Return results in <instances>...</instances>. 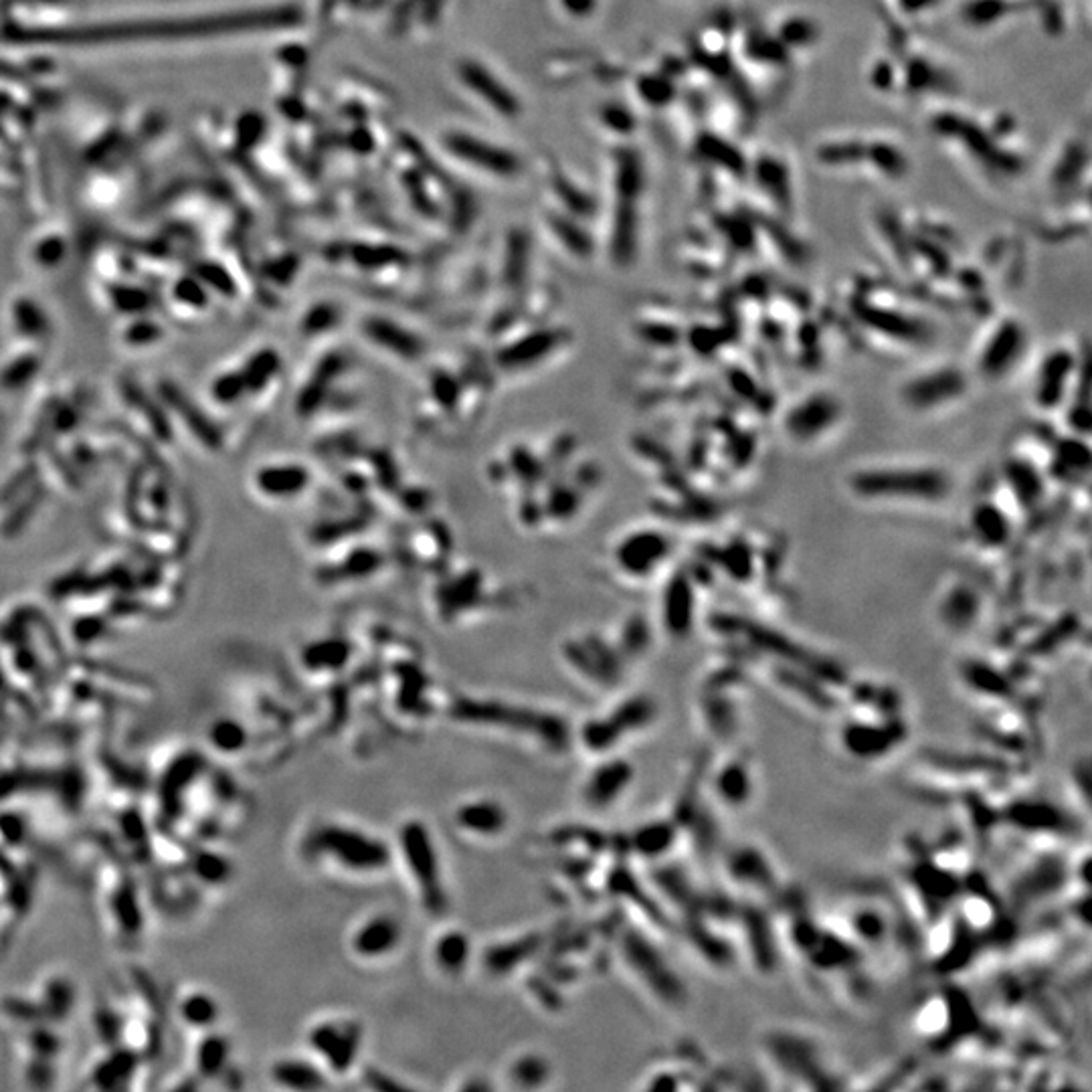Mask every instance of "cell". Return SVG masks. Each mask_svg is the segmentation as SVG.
<instances>
[{"instance_id": "9a60e30c", "label": "cell", "mask_w": 1092, "mask_h": 1092, "mask_svg": "<svg viewBox=\"0 0 1092 1092\" xmlns=\"http://www.w3.org/2000/svg\"><path fill=\"white\" fill-rule=\"evenodd\" d=\"M670 555V540L650 528L633 530L616 544L614 563L616 567L631 579H644L662 567Z\"/></svg>"}, {"instance_id": "6da1fadb", "label": "cell", "mask_w": 1092, "mask_h": 1092, "mask_svg": "<svg viewBox=\"0 0 1092 1092\" xmlns=\"http://www.w3.org/2000/svg\"><path fill=\"white\" fill-rule=\"evenodd\" d=\"M298 852L308 864L324 866L352 878L380 876L395 862L393 844L376 833L340 819H318L300 840Z\"/></svg>"}, {"instance_id": "9c48e42d", "label": "cell", "mask_w": 1092, "mask_h": 1092, "mask_svg": "<svg viewBox=\"0 0 1092 1092\" xmlns=\"http://www.w3.org/2000/svg\"><path fill=\"white\" fill-rule=\"evenodd\" d=\"M909 732L903 717H854L840 728V749L860 763H876L901 749Z\"/></svg>"}, {"instance_id": "ba28073f", "label": "cell", "mask_w": 1092, "mask_h": 1092, "mask_svg": "<svg viewBox=\"0 0 1092 1092\" xmlns=\"http://www.w3.org/2000/svg\"><path fill=\"white\" fill-rule=\"evenodd\" d=\"M306 1046L328 1076H344L363 1056L365 1025L352 1016L320 1018L308 1027Z\"/></svg>"}, {"instance_id": "f35d334b", "label": "cell", "mask_w": 1092, "mask_h": 1092, "mask_svg": "<svg viewBox=\"0 0 1092 1092\" xmlns=\"http://www.w3.org/2000/svg\"><path fill=\"white\" fill-rule=\"evenodd\" d=\"M565 5L572 13H585L589 11V7H593V0H565Z\"/></svg>"}, {"instance_id": "484cf974", "label": "cell", "mask_w": 1092, "mask_h": 1092, "mask_svg": "<svg viewBox=\"0 0 1092 1092\" xmlns=\"http://www.w3.org/2000/svg\"><path fill=\"white\" fill-rule=\"evenodd\" d=\"M211 1030L201 1032L199 1042L190 1050V1070L195 1078H221L231 1058V1042L227 1036Z\"/></svg>"}, {"instance_id": "d4e9b609", "label": "cell", "mask_w": 1092, "mask_h": 1092, "mask_svg": "<svg viewBox=\"0 0 1092 1092\" xmlns=\"http://www.w3.org/2000/svg\"><path fill=\"white\" fill-rule=\"evenodd\" d=\"M561 336L555 332H530L500 352V367L506 371H530L536 369L538 361H546L557 350Z\"/></svg>"}, {"instance_id": "83f0119b", "label": "cell", "mask_w": 1092, "mask_h": 1092, "mask_svg": "<svg viewBox=\"0 0 1092 1092\" xmlns=\"http://www.w3.org/2000/svg\"><path fill=\"white\" fill-rule=\"evenodd\" d=\"M449 148H452L460 158L468 160V163L481 169H488L490 173L512 174L517 173L519 167L517 160H514L508 152L490 146L486 142L472 140L470 136H452L449 138Z\"/></svg>"}, {"instance_id": "8fae6325", "label": "cell", "mask_w": 1092, "mask_h": 1092, "mask_svg": "<svg viewBox=\"0 0 1092 1092\" xmlns=\"http://www.w3.org/2000/svg\"><path fill=\"white\" fill-rule=\"evenodd\" d=\"M403 941V920L395 913L378 911L361 918L350 930L348 951L363 963H378L397 955Z\"/></svg>"}, {"instance_id": "e575fe53", "label": "cell", "mask_w": 1092, "mask_h": 1092, "mask_svg": "<svg viewBox=\"0 0 1092 1092\" xmlns=\"http://www.w3.org/2000/svg\"><path fill=\"white\" fill-rule=\"evenodd\" d=\"M1070 369H1072V361L1067 352H1058V355H1054L1046 363V369H1042L1040 374V391H1038L1042 405H1052L1058 399V391L1063 393Z\"/></svg>"}, {"instance_id": "3957f363", "label": "cell", "mask_w": 1092, "mask_h": 1092, "mask_svg": "<svg viewBox=\"0 0 1092 1092\" xmlns=\"http://www.w3.org/2000/svg\"><path fill=\"white\" fill-rule=\"evenodd\" d=\"M393 850L403 862L422 909L431 917H443L449 909V890L441 852L431 827L420 818L407 819L399 827Z\"/></svg>"}, {"instance_id": "d6a6232c", "label": "cell", "mask_w": 1092, "mask_h": 1092, "mask_svg": "<svg viewBox=\"0 0 1092 1092\" xmlns=\"http://www.w3.org/2000/svg\"><path fill=\"white\" fill-rule=\"evenodd\" d=\"M350 658L348 644L342 639H328L312 644L304 652V664L318 673H326V670H340Z\"/></svg>"}, {"instance_id": "ac0fdd59", "label": "cell", "mask_w": 1092, "mask_h": 1092, "mask_svg": "<svg viewBox=\"0 0 1092 1092\" xmlns=\"http://www.w3.org/2000/svg\"><path fill=\"white\" fill-rule=\"evenodd\" d=\"M966 391V378L955 369L928 371L907 384L905 401L913 409H933Z\"/></svg>"}, {"instance_id": "d6986e66", "label": "cell", "mask_w": 1092, "mask_h": 1092, "mask_svg": "<svg viewBox=\"0 0 1092 1092\" xmlns=\"http://www.w3.org/2000/svg\"><path fill=\"white\" fill-rule=\"evenodd\" d=\"M363 336L376 346V350L387 352L389 357L401 361H417L423 352V340L413 334L411 330L403 328L397 323H391L387 318H369L363 323Z\"/></svg>"}, {"instance_id": "4dcf8cb0", "label": "cell", "mask_w": 1092, "mask_h": 1092, "mask_svg": "<svg viewBox=\"0 0 1092 1092\" xmlns=\"http://www.w3.org/2000/svg\"><path fill=\"white\" fill-rule=\"evenodd\" d=\"M551 1076H553L551 1063L538 1052H524L514 1058L508 1067V1080L514 1088L534 1090L546 1086Z\"/></svg>"}, {"instance_id": "4fadbf2b", "label": "cell", "mask_w": 1092, "mask_h": 1092, "mask_svg": "<svg viewBox=\"0 0 1092 1092\" xmlns=\"http://www.w3.org/2000/svg\"><path fill=\"white\" fill-rule=\"evenodd\" d=\"M706 781H709L717 806L724 812H745L757 797V770L753 761L743 753H734L715 765L706 775Z\"/></svg>"}, {"instance_id": "603a6c76", "label": "cell", "mask_w": 1092, "mask_h": 1092, "mask_svg": "<svg viewBox=\"0 0 1092 1092\" xmlns=\"http://www.w3.org/2000/svg\"><path fill=\"white\" fill-rule=\"evenodd\" d=\"M1025 334L1016 323H1006L993 332L981 355V369L989 376H1002L1019 359Z\"/></svg>"}, {"instance_id": "1f68e13d", "label": "cell", "mask_w": 1092, "mask_h": 1092, "mask_svg": "<svg viewBox=\"0 0 1092 1092\" xmlns=\"http://www.w3.org/2000/svg\"><path fill=\"white\" fill-rule=\"evenodd\" d=\"M664 627L671 635H684L692 625V595L680 585L668 589L664 601Z\"/></svg>"}, {"instance_id": "2e32d148", "label": "cell", "mask_w": 1092, "mask_h": 1092, "mask_svg": "<svg viewBox=\"0 0 1092 1092\" xmlns=\"http://www.w3.org/2000/svg\"><path fill=\"white\" fill-rule=\"evenodd\" d=\"M454 823L468 838L492 842L508 831L510 810L496 797H472L458 803Z\"/></svg>"}, {"instance_id": "cb8c5ba5", "label": "cell", "mask_w": 1092, "mask_h": 1092, "mask_svg": "<svg viewBox=\"0 0 1092 1092\" xmlns=\"http://www.w3.org/2000/svg\"><path fill=\"white\" fill-rule=\"evenodd\" d=\"M174 1010L178 1019L188 1027V1030L205 1032L211 1027H217L221 1019V1006L213 993L203 987H184L174 1002Z\"/></svg>"}, {"instance_id": "e0dca14e", "label": "cell", "mask_w": 1092, "mask_h": 1092, "mask_svg": "<svg viewBox=\"0 0 1092 1092\" xmlns=\"http://www.w3.org/2000/svg\"><path fill=\"white\" fill-rule=\"evenodd\" d=\"M840 407L829 395H812L799 401L787 417V431L797 441H814L836 425Z\"/></svg>"}, {"instance_id": "7402d4cb", "label": "cell", "mask_w": 1092, "mask_h": 1092, "mask_svg": "<svg viewBox=\"0 0 1092 1092\" xmlns=\"http://www.w3.org/2000/svg\"><path fill=\"white\" fill-rule=\"evenodd\" d=\"M310 472L302 464L266 466L255 473V488L272 500H292L310 486Z\"/></svg>"}, {"instance_id": "836d02e7", "label": "cell", "mask_w": 1092, "mask_h": 1092, "mask_svg": "<svg viewBox=\"0 0 1092 1092\" xmlns=\"http://www.w3.org/2000/svg\"><path fill=\"white\" fill-rule=\"evenodd\" d=\"M209 745L221 755H237L247 747V730L235 719H217L207 730Z\"/></svg>"}, {"instance_id": "52a82bcc", "label": "cell", "mask_w": 1092, "mask_h": 1092, "mask_svg": "<svg viewBox=\"0 0 1092 1092\" xmlns=\"http://www.w3.org/2000/svg\"><path fill=\"white\" fill-rule=\"evenodd\" d=\"M656 719L658 706L648 696H629L609 713L589 719L579 728V743L589 755H612L627 738L652 728Z\"/></svg>"}, {"instance_id": "4316f807", "label": "cell", "mask_w": 1092, "mask_h": 1092, "mask_svg": "<svg viewBox=\"0 0 1092 1092\" xmlns=\"http://www.w3.org/2000/svg\"><path fill=\"white\" fill-rule=\"evenodd\" d=\"M680 838V827L673 819H656L641 825L631 836V852L644 860L664 858Z\"/></svg>"}, {"instance_id": "44dd1931", "label": "cell", "mask_w": 1092, "mask_h": 1092, "mask_svg": "<svg viewBox=\"0 0 1092 1092\" xmlns=\"http://www.w3.org/2000/svg\"><path fill=\"white\" fill-rule=\"evenodd\" d=\"M270 1078L285 1090H320L328 1086V1074L312 1056H283L270 1067Z\"/></svg>"}, {"instance_id": "74e56055", "label": "cell", "mask_w": 1092, "mask_h": 1092, "mask_svg": "<svg viewBox=\"0 0 1092 1092\" xmlns=\"http://www.w3.org/2000/svg\"><path fill=\"white\" fill-rule=\"evenodd\" d=\"M973 528H975L977 536H981L985 540H991L989 544H1000V540H1004L1006 534H1008L1004 519L991 506L977 508L975 519H973Z\"/></svg>"}, {"instance_id": "ffe728a7", "label": "cell", "mask_w": 1092, "mask_h": 1092, "mask_svg": "<svg viewBox=\"0 0 1092 1092\" xmlns=\"http://www.w3.org/2000/svg\"><path fill=\"white\" fill-rule=\"evenodd\" d=\"M473 959V945L462 928H445L433 939L431 963L439 975L447 979L462 977Z\"/></svg>"}, {"instance_id": "8992f818", "label": "cell", "mask_w": 1092, "mask_h": 1092, "mask_svg": "<svg viewBox=\"0 0 1092 1092\" xmlns=\"http://www.w3.org/2000/svg\"><path fill=\"white\" fill-rule=\"evenodd\" d=\"M852 490L869 500L933 502L949 492V479L933 468H870L852 475Z\"/></svg>"}, {"instance_id": "8d00e7d4", "label": "cell", "mask_w": 1092, "mask_h": 1092, "mask_svg": "<svg viewBox=\"0 0 1092 1092\" xmlns=\"http://www.w3.org/2000/svg\"><path fill=\"white\" fill-rule=\"evenodd\" d=\"M1068 787H1070L1072 801L1080 806L1082 819H1086L1088 814H1090V801H1088L1090 799V763H1088L1086 757L1076 761V765L1072 767Z\"/></svg>"}, {"instance_id": "5bb4252c", "label": "cell", "mask_w": 1092, "mask_h": 1092, "mask_svg": "<svg viewBox=\"0 0 1092 1092\" xmlns=\"http://www.w3.org/2000/svg\"><path fill=\"white\" fill-rule=\"evenodd\" d=\"M633 779L635 767L631 761H627L625 757H618L616 753L603 755L583 781V806L595 814L614 810L627 795Z\"/></svg>"}, {"instance_id": "f546056e", "label": "cell", "mask_w": 1092, "mask_h": 1092, "mask_svg": "<svg viewBox=\"0 0 1092 1092\" xmlns=\"http://www.w3.org/2000/svg\"><path fill=\"white\" fill-rule=\"evenodd\" d=\"M462 77L475 93H479L481 98H484L488 104H492V108H496L498 112L517 114L519 102L514 100V95L508 93L506 87L498 79H494L484 68L475 66V63H464Z\"/></svg>"}, {"instance_id": "277c9868", "label": "cell", "mask_w": 1092, "mask_h": 1092, "mask_svg": "<svg viewBox=\"0 0 1092 1092\" xmlns=\"http://www.w3.org/2000/svg\"><path fill=\"white\" fill-rule=\"evenodd\" d=\"M454 717L475 726L522 732L553 751L567 747L571 741L569 726L561 717L528 706H512L498 700H460L456 702Z\"/></svg>"}, {"instance_id": "f1b7e54d", "label": "cell", "mask_w": 1092, "mask_h": 1092, "mask_svg": "<svg viewBox=\"0 0 1092 1092\" xmlns=\"http://www.w3.org/2000/svg\"><path fill=\"white\" fill-rule=\"evenodd\" d=\"M75 1002V989L66 975H51L45 977L37 989V1010L41 1018L51 1021H63Z\"/></svg>"}, {"instance_id": "7c38bea8", "label": "cell", "mask_w": 1092, "mask_h": 1092, "mask_svg": "<svg viewBox=\"0 0 1092 1092\" xmlns=\"http://www.w3.org/2000/svg\"><path fill=\"white\" fill-rule=\"evenodd\" d=\"M565 664L581 680L593 686H612L620 682L623 658L597 635L572 637L563 646Z\"/></svg>"}, {"instance_id": "30bf717a", "label": "cell", "mask_w": 1092, "mask_h": 1092, "mask_svg": "<svg viewBox=\"0 0 1092 1092\" xmlns=\"http://www.w3.org/2000/svg\"><path fill=\"white\" fill-rule=\"evenodd\" d=\"M720 870L726 884L741 896L738 901L757 903L770 894H777L779 890L775 864L770 862L765 850L755 844L730 848L724 856H720Z\"/></svg>"}, {"instance_id": "d590c367", "label": "cell", "mask_w": 1092, "mask_h": 1092, "mask_svg": "<svg viewBox=\"0 0 1092 1092\" xmlns=\"http://www.w3.org/2000/svg\"><path fill=\"white\" fill-rule=\"evenodd\" d=\"M977 616V599L969 589H955V593L945 599L943 607V620L945 625L961 631L968 629Z\"/></svg>"}, {"instance_id": "5b68a950", "label": "cell", "mask_w": 1092, "mask_h": 1092, "mask_svg": "<svg viewBox=\"0 0 1092 1092\" xmlns=\"http://www.w3.org/2000/svg\"><path fill=\"white\" fill-rule=\"evenodd\" d=\"M629 975L658 1006L680 1010L688 1004V991L664 955L639 930H627L620 945Z\"/></svg>"}, {"instance_id": "7a4b0ae2", "label": "cell", "mask_w": 1092, "mask_h": 1092, "mask_svg": "<svg viewBox=\"0 0 1092 1092\" xmlns=\"http://www.w3.org/2000/svg\"><path fill=\"white\" fill-rule=\"evenodd\" d=\"M767 1065L783 1078H791L795 1088H831L838 1074L833 1054L819 1036L795 1030L791 1025L773 1027L761 1038Z\"/></svg>"}]
</instances>
